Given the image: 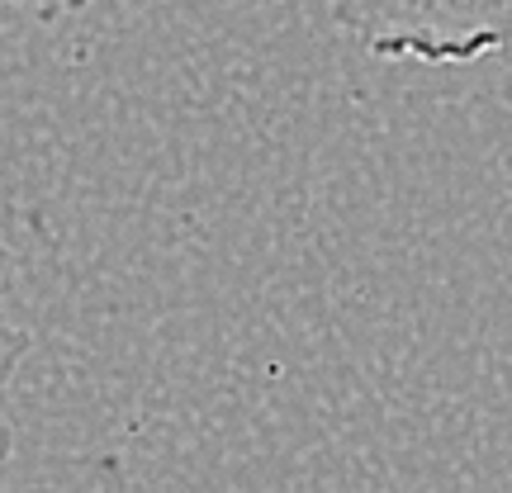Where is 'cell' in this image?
Instances as JSON below:
<instances>
[{"label": "cell", "instance_id": "obj_2", "mask_svg": "<svg viewBox=\"0 0 512 493\" xmlns=\"http://www.w3.org/2000/svg\"><path fill=\"white\" fill-rule=\"evenodd\" d=\"M24 356H29V337L15 323V313L5 304V285H0V479L15 456V375Z\"/></svg>", "mask_w": 512, "mask_h": 493}, {"label": "cell", "instance_id": "obj_1", "mask_svg": "<svg viewBox=\"0 0 512 493\" xmlns=\"http://www.w3.org/2000/svg\"><path fill=\"white\" fill-rule=\"evenodd\" d=\"M508 0H332V24L380 62L470 67L503 48Z\"/></svg>", "mask_w": 512, "mask_h": 493}, {"label": "cell", "instance_id": "obj_3", "mask_svg": "<svg viewBox=\"0 0 512 493\" xmlns=\"http://www.w3.org/2000/svg\"><path fill=\"white\" fill-rule=\"evenodd\" d=\"M91 0H0V10H24V15L53 19V15H72V10H86Z\"/></svg>", "mask_w": 512, "mask_h": 493}, {"label": "cell", "instance_id": "obj_4", "mask_svg": "<svg viewBox=\"0 0 512 493\" xmlns=\"http://www.w3.org/2000/svg\"><path fill=\"white\" fill-rule=\"evenodd\" d=\"M498 57H503V100L512 105V0L503 10V48H498Z\"/></svg>", "mask_w": 512, "mask_h": 493}]
</instances>
